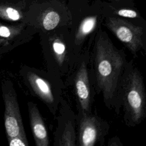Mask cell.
<instances>
[{"mask_svg":"<svg viewBox=\"0 0 146 146\" xmlns=\"http://www.w3.org/2000/svg\"><path fill=\"white\" fill-rule=\"evenodd\" d=\"M127 62L124 51L118 49L107 35L97 36L94 48L96 87L109 108L117 110V91Z\"/></svg>","mask_w":146,"mask_h":146,"instance_id":"cell-1","label":"cell"},{"mask_svg":"<svg viewBox=\"0 0 146 146\" xmlns=\"http://www.w3.org/2000/svg\"><path fill=\"white\" fill-rule=\"evenodd\" d=\"M122 106L124 119L131 126L139 124L145 118L146 95L141 74L132 60L127 62L119 86L117 110Z\"/></svg>","mask_w":146,"mask_h":146,"instance_id":"cell-2","label":"cell"},{"mask_svg":"<svg viewBox=\"0 0 146 146\" xmlns=\"http://www.w3.org/2000/svg\"><path fill=\"white\" fill-rule=\"evenodd\" d=\"M107 124L98 116L82 113L79 129V145L94 146L102 141L107 134Z\"/></svg>","mask_w":146,"mask_h":146,"instance_id":"cell-3","label":"cell"},{"mask_svg":"<svg viewBox=\"0 0 146 146\" xmlns=\"http://www.w3.org/2000/svg\"><path fill=\"white\" fill-rule=\"evenodd\" d=\"M5 126L9 139L20 137L27 140L15 95L11 92L5 96Z\"/></svg>","mask_w":146,"mask_h":146,"instance_id":"cell-4","label":"cell"},{"mask_svg":"<svg viewBox=\"0 0 146 146\" xmlns=\"http://www.w3.org/2000/svg\"><path fill=\"white\" fill-rule=\"evenodd\" d=\"M111 30L125 46L134 55L142 48H144L143 33L140 29L133 27L124 23H114Z\"/></svg>","mask_w":146,"mask_h":146,"instance_id":"cell-5","label":"cell"},{"mask_svg":"<svg viewBox=\"0 0 146 146\" xmlns=\"http://www.w3.org/2000/svg\"><path fill=\"white\" fill-rule=\"evenodd\" d=\"M75 89L82 113H90L91 106V94L86 64L83 62L75 76Z\"/></svg>","mask_w":146,"mask_h":146,"instance_id":"cell-6","label":"cell"},{"mask_svg":"<svg viewBox=\"0 0 146 146\" xmlns=\"http://www.w3.org/2000/svg\"><path fill=\"white\" fill-rule=\"evenodd\" d=\"M31 131L36 146H48L49 140L46 127L37 107L32 102L28 103Z\"/></svg>","mask_w":146,"mask_h":146,"instance_id":"cell-7","label":"cell"},{"mask_svg":"<svg viewBox=\"0 0 146 146\" xmlns=\"http://www.w3.org/2000/svg\"><path fill=\"white\" fill-rule=\"evenodd\" d=\"M29 83L38 97L48 106L54 103V97L50 83L44 78L35 73H30L27 76Z\"/></svg>","mask_w":146,"mask_h":146,"instance_id":"cell-8","label":"cell"},{"mask_svg":"<svg viewBox=\"0 0 146 146\" xmlns=\"http://www.w3.org/2000/svg\"><path fill=\"white\" fill-rule=\"evenodd\" d=\"M95 24L96 19L94 18H88L82 22L74 39L75 44L79 45L82 43L84 38L92 31Z\"/></svg>","mask_w":146,"mask_h":146,"instance_id":"cell-9","label":"cell"},{"mask_svg":"<svg viewBox=\"0 0 146 146\" xmlns=\"http://www.w3.org/2000/svg\"><path fill=\"white\" fill-rule=\"evenodd\" d=\"M51 47L58 64H63L66 55V45L62 39L55 38L51 40Z\"/></svg>","mask_w":146,"mask_h":146,"instance_id":"cell-10","label":"cell"},{"mask_svg":"<svg viewBox=\"0 0 146 146\" xmlns=\"http://www.w3.org/2000/svg\"><path fill=\"white\" fill-rule=\"evenodd\" d=\"M59 145H75V135L74 127L71 123L65 126L64 131L59 140Z\"/></svg>","mask_w":146,"mask_h":146,"instance_id":"cell-11","label":"cell"},{"mask_svg":"<svg viewBox=\"0 0 146 146\" xmlns=\"http://www.w3.org/2000/svg\"><path fill=\"white\" fill-rule=\"evenodd\" d=\"M59 21V14L55 11H50L44 16L42 25L45 30H51L57 26Z\"/></svg>","mask_w":146,"mask_h":146,"instance_id":"cell-12","label":"cell"},{"mask_svg":"<svg viewBox=\"0 0 146 146\" xmlns=\"http://www.w3.org/2000/svg\"><path fill=\"white\" fill-rule=\"evenodd\" d=\"M9 145L10 146H27L29 144L27 140L20 137H13L9 139Z\"/></svg>","mask_w":146,"mask_h":146,"instance_id":"cell-13","label":"cell"},{"mask_svg":"<svg viewBox=\"0 0 146 146\" xmlns=\"http://www.w3.org/2000/svg\"><path fill=\"white\" fill-rule=\"evenodd\" d=\"M6 13L7 17L13 21H17L20 18V15L18 11L11 7H8L6 10Z\"/></svg>","mask_w":146,"mask_h":146,"instance_id":"cell-14","label":"cell"},{"mask_svg":"<svg viewBox=\"0 0 146 146\" xmlns=\"http://www.w3.org/2000/svg\"><path fill=\"white\" fill-rule=\"evenodd\" d=\"M118 14L121 17L127 18H135L137 17V13L132 10L122 9L118 11Z\"/></svg>","mask_w":146,"mask_h":146,"instance_id":"cell-15","label":"cell"},{"mask_svg":"<svg viewBox=\"0 0 146 146\" xmlns=\"http://www.w3.org/2000/svg\"><path fill=\"white\" fill-rule=\"evenodd\" d=\"M11 35L10 30L9 28H7L6 26H0V36L7 38L9 37Z\"/></svg>","mask_w":146,"mask_h":146,"instance_id":"cell-16","label":"cell"},{"mask_svg":"<svg viewBox=\"0 0 146 146\" xmlns=\"http://www.w3.org/2000/svg\"><path fill=\"white\" fill-rule=\"evenodd\" d=\"M116 142L117 143H120L119 139L117 137H113L112 139H111L110 140H109V142L108 143V145H118L117 143H116Z\"/></svg>","mask_w":146,"mask_h":146,"instance_id":"cell-17","label":"cell"}]
</instances>
